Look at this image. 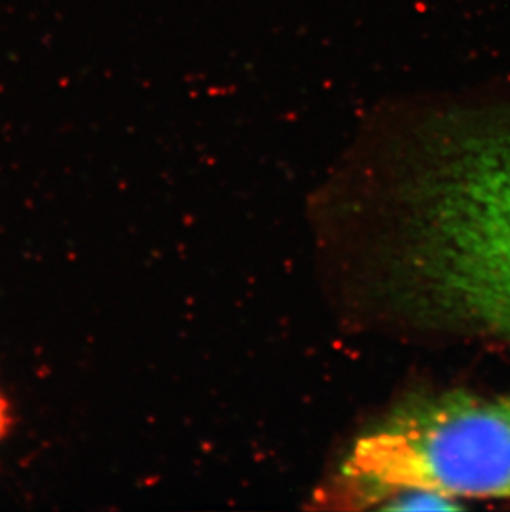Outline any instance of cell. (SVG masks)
Segmentation results:
<instances>
[{"mask_svg":"<svg viewBox=\"0 0 510 512\" xmlns=\"http://www.w3.org/2000/svg\"><path fill=\"white\" fill-rule=\"evenodd\" d=\"M343 476L368 501L405 489L510 498V393L413 401L361 438Z\"/></svg>","mask_w":510,"mask_h":512,"instance_id":"cell-2","label":"cell"},{"mask_svg":"<svg viewBox=\"0 0 510 512\" xmlns=\"http://www.w3.org/2000/svg\"><path fill=\"white\" fill-rule=\"evenodd\" d=\"M10 425V413L9 405L5 398L0 395V440L4 438L5 433L9 430Z\"/></svg>","mask_w":510,"mask_h":512,"instance_id":"cell-3","label":"cell"},{"mask_svg":"<svg viewBox=\"0 0 510 512\" xmlns=\"http://www.w3.org/2000/svg\"><path fill=\"white\" fill-rule=\"evenodd\" d=\"M396 188L391 277L411 314L510 342V110L424 126Z\"/></svg>","mask_w":510,"mask_h":512,"instance_id":"cell-1","label":"cell"}]
</instances>
